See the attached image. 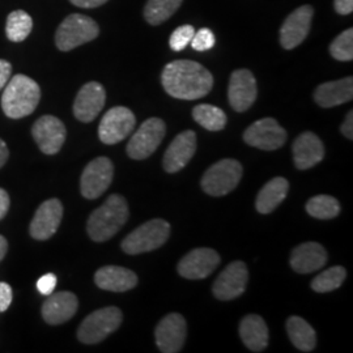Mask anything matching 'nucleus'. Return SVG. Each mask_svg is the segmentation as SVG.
I'll return each mask as SVG.
<instances>
[{
    "mask_svg": "<svg viewBox=\"0 0 353 353\" xmlns=\"http://www.w3.org/2000/svg\"><path fill=\"white\" fill-rule=\"evenodd\" d=\"M168 94L178 100H198L214 87L212 74L202 64L192 61H174L165 65L161 75Z\"/></svg>",
    "mask_w": 353,
    "mask_h": 353,
    "instance_id": "nucleus-1",
    "label": "nucleus"
},
{
    "mask_svg": "<svg viewBox=\"0 0 353 353\" xmlns=\"http://www.w3.org/2000/svg\"><path fill=\"white\" fill-rule=\"evenodd\" d=\"M128 219V205L122 195L113 194L89 216L87 232L90 240L105 242L114 237Z\"/></svg>",
    "mask_w": 353,
    "mask_h": 353,
    "instance_id": "nucleus-2",
    "label": "nucleus"
},
{
    "mask_svg": "<svg viewBox=\"0 0 353 353\" xmlns=\"http://www.w3.org/2000/svg\"><path fill=\"white\" fill-rule=\"evenodd\" d=\"M41 100V89L29 76H13L4 87L1 109L11 119H21L33 113Z\"/></svg>",
    "mask_w": 353,
    "mask_h": 353,
    "instance_id": "nucleus-3",
    "label": "nucleus"
},
{
    "mask_svg": "<svg viewBox=\"0 0 353 353\" xmlns=\"http://www.w3.org/2000/svg\"><path fill=\"white\" fill-rule=\"evenodd\" d=\"M97 23L85 14L74 13L65 17L55 33V45L61 51L74 50L99 37Z\"/></svg>",
    "mask_w": 353,
    "mask_h": 353,
    "instance_id": "nucleus-4",
    "label": "nucleus"
},
{
    "mask_svg": "<svg viewBox=\"0 0 353 353\" xmlns=\"http://www.w3.org/2000/svg\"><path fill=\"white\" fill-rule=\"evenodd\" d=\"M170 236V225L165 220L154 219L132 230L122 242V250L137 255L161 248Z\"/></svg>",
    "mask_w": 353,
    "mask_h": 353,
    "instance_id": "nucleus-5",
    "label": "nucleus"
},
{
    "mask_svg": "<svg viewBox=\"0 0 353 353\" xmlns=\"http://www.w3.org/2000/svg\"><path fill=\"white\" fill-rule=\"evenodd\" d=\"M122 321L123 314L118 307L99 309L81 322L77 330V339L84 344H97L117 331Z\"/></svg>",
    "mask_w": 353,
    "mask_h": 353,
    "instance_id": "nucleus-6",
    "label": "nucleus"
},
{
    "mask_svg": "<svg viewBox=\"0 0 353 353\" xmlns=\"http://www.w3.org/2000/svg\"><path fill=\"white\" fill-rule=\"evenodd\" d=\"M242 165L224 159L212 165L202 178V188L208 195L223 196L236 189L242 178Z\"/></svg>",
    "mask_w": 353,
    "mask_h": 353,
    "instance_id": "nucleus-7",
    "label": "nucleus"
},
{
    "mask_svg": "<svg viewBox=\"0 0 353 353\" xmlns=\"http://www.w3.org/2000/svg\"><path fill=\"white\" fill-rule=\"evenodd\" d=\"M166 126L160 118L147 119L127 144V154L134 160H144L159 148L164 139Z\"/></svg>",
    "mask_w": 353,
    "mask_h": 353,
    "instance_id": "nucleus-8",
    "label": "nucleus"
},
{
    "mask_svg": "<svg viewBox=\"0 0 353 353\" xmlns=\"http://www.w3.org/2000/svg\"><path fill=\"white\" fill-rule=\"evenodd\" d=\"M114 176V165L108 157L92 160L84 169L80 179L81 195L89 199H97L109 189Z\"/></svg>",
    "mask_w": 353,
    "mask_h": 353,
    "instance_id": "nucleus-9",
    "label": "nucleus"
},
{
    "mask_svg": "<svg viewBox=\"0 0 353 353\" xmlns=\"http://www.w3.org/2000/svg\"><path fill=\"white\" fill-rule=\"evenodd\" d=\"M135 125L137 118L128 108L115 106L103 115L99 126V137L103 144L113 145L126 139Z\"/></svg>",
    "mask_w": 353,
    "mask_h": 353,
    "instance_id": "nucleus-10",
    "label": "nucleus"
},
{
    "mask_svg": "<svg viewBox=\"0 0 353 353\" xmlns=\"http://www.w3.org/2000/svg\"><path fill=\"white\" fill-rule=\"evenodd\" d=\"M243 140L255 148L275 151L284 145L287 132L274 118H263L254 122L245 134Z\"/></svg>",
    "mask_w": 353,
    "mask_h": 353,
    "instance_id": "nucleus-11",
    "label": "nucleus"
},
{
    "mask_svg": "<svg viewBox=\"0 0 353 353\" xmlns=\"http://www.w3.org/2000/svg\"><path fill=\"white\" fill-rule=\"evenodd\" d=\"M32 137L45 154H57L63 147L67 131L63 122L54 115L38 118L32 126Z\"/></svg>",
    "mask_w": 353,
    "mask_h": 353,
    "instance_id": "nucleus-12",
    "label": "nucleus"
},
{
    "mask_svg": "<svg viewBox=\"0 0 353 353\" xmlns=\"http://www.w3.org/2000/svg\"><path fill=\"white\" fill-rule=\"evenodd\" d=\"M63 205L59 199H49L38 207L32 219L29 232L37 241H46L52 237L62 223Z\"/></svg>",
    "mask_w": 353,
    "mask_h": 353,
    "instance_id": "nucleus-13",
    "label": "nucleus"
},
{
    "mask_svg": "<svg viewBox=\"0 0 353 353\" xmlns=\"http://www.w3.org/2000/svg\"><path fill=\"white\" fill-rule=\"evenodd\" d=\"M314 10L310 6H303L290 13L280 29V43L285 50H292L301 45L307 37Z\"/></svg>",
    "mask_w": 353,
    "mask_h": 353,
    "instance_id": "nucleus-14",
    "label": "nucleus"
},
{
    "mask_svg": "<svg viewBox=\"0 0 353 353\" xmlns=\"http://www.w3.org/2000/svg\"><path fill=\"white\" fill-rule=\"evenodd\" d=\"M188 325L181 314L172 313L164 316L156 327V344L164 353L179 352L186 341Z\"/></svg>",
    "mask_w": 353,
    "mask_h": 353,
    "instance_id": "nucleus-15",
    "label": "nucleus"
},
{
    "mask_svg": "<svg viewBox=\"0 0 353 353\" xmlns=\"http://www.w3.org/2000/svg\"><path fill=\"white\" fill-rule=\"evenodd\" d=\"M249 271L243 262H233L219 275L214 284V294L221 301L240 297L246 290Z\"/></svg>",
    "mask_w": 353,
    "mask_h": 353,
    "instance_id": "nucleus-16",
    "label": "nucleus"
},
{
    "mask_svg": "<svg viewBox=\"0 0 353 353\" xmlns=\"http://www.w3.org/2000/svg\"><path fill=\"white\" fill-rule=\"evenodd\" d=\"M256 80L249 70H237L232 74L228 97L230 106L236 112L243 113L250 109L256 100Z\"/></svg>",
    "mask_w": 353,
    "mask_h": 353,
    "instance_id": "nucleus-17",
    "label": "nucleus"
},
{
    "mask_svg": "<svg viewBox=\"0 0 353 353\" xmlns=\"http://www.w3.org/2000/svg\"><path fill=\"white\" fill-rule=\"evenodd\" d=\"M220 265V255L208 248H201L190 252L183 256L178 265V272L181 276L198 280L210 276L217 265Z\"/></svg>",
    "mask_w": 353,
    "mask_h": 353,
    "instance_id": "nucleus-18",
    "label": "nucleus"
},
{
    "mask_svg": "<svg viewBox=\"0 0 353 353\" xmlns=\"http://www.w3.org/2000/svg\"><path fill=\"white\" fill-rule=\"evenodd\" d=\"M106 102V92L100 83L90 81L79 90L74 102V115L84 123H89L101 113Z\"/></svg>",
    "mask_w": 353,
    "mask_h": 353,
    "instance_id": "nucleus-19",
    "label": "nucleus"
},
{
    "mask_svg": "<svg viewBox=\"0 0 353 353\" xmlns=\"http://www.w3.org/2000/svg\"><path fill=\"white\" fill-rule=\"evenodd\" d=\"M79 301L72 292L51 293L42 305V316L51 326L62 325L70 321L77 312Z\"/></svg>",
    "mask_w": 353,
    "mask_h": 353,
    "instance_id": "nucleus-20",
    "label": "nucleus"
},
{
    "mask_svg": "<svg viewBox=\"0 0 353 353\" xmlns=\"http://www.w3.org/2000/svg\"><path fill=\"white\" fill-rule=\"evenodd\" d=\"M196 151V134L191 130L176 135L165 152L164 169L168 173H176L189 164Z\"/></svg>",
    "mask_w": 353,
    "mask_h": 353,
    "instance_id": "nucleus-21",
    "label": "nucleus"
},
{
    "mask_svg": "<svg viewBox=\"0 0 353 353\" xmlns=\"http://www.w3.org/2000/svg\"><path fill=\"white\" fill-rule=\"evenodd\" d=\"M293 160L300 170L310 169L319 164L325 157V147L321 139L313 132H303L294 140Z\"/></svg>",
    "mask_w": 353,
    "mask_h": 353,
    "instance_id": "nucleus-22",
    "label": "nucleus"
},
{
    "mask_svg": "<svg viewBox=\"0 0 353 353\" xmlns=\"http://www.w3.org/2000/svg\"><path fill=\"white\" fill-rule=\"evenodd\" d=\"M94 283L101 290L121 293L135 288L138 276L134 271L125 267L105 265L94 274Z\"/></svg>",
    "mask_w": 353,
    "mask_h": 353,
    "instance_id": "nucleus-23",
    "label": "nucleus"
},
{
    "mask_svg": "<svg viewBox=\"0 0 353 353\" xmlns=\"http://www.w3.org/2000/svg\"><path fill=\"white\" fill-rule=\"evenodd\" d=\"M327 262L326 249L316 242H305L290 255V265L299 274H310L322 268Z\"/></svg>",
    "mask_w": 353,
    "mask_h": 353,
    "instance_id": "nucleus-24",
    "label": "nucleus"
},
{
    "mask_svg": "<svg viewBox=\"0 0 353 353\" xmlns=\"http://www.w3.org/2000/svg\"><path fill=\"white\" fill-rule=\"evenodd\" d=\"M353 99V79L345 77L321 84L314 92V100L322 108L339 106Z\"/></svg>",
    "mask_w": 353,
    "mask_h": 353,
    "instance_id": "nucleus-25",
    "label": "nucleus"
},
{
    "mask_svg": "<svg viewBox=\"0 0 353 353\" xmlns=\"http://www.w3.org/2000/svg\"><path fill=\"white\" fill-rule=\"evenodd\" d=\"M241 339L252 352H262L268 345V328L262 316H246L240 325Z\"/></svg>",
    "mask_w": 353,
    "mask_h": 353,
    "instance_id": "nucleus-26",
    "label": "nucleus"
},
{
    "mask_svg": "<svg viewBox=\"0 0 353 353\" xmlns=\"http://www.w3.org/2000/svg\"><path fill=\"white\" fill-rule=\"evenodd\" d=\"M290 190V183L285 178L276 176L268 181L258 194L256 198V210L259 214H271L283 202Z\"/></svg>",
    "mask_w": 353,
    "mask_h": 353,
    "instance_id": "nucleus-27",
    "label": "nucleus"
},
{
    "mask_svg": "<svg viewBox=\"0 0 353 353\" xmlns=\"http://www.w3.org/2000/svg\"><path fill=\"white\" fill-rule=\"evenodd\" d=\"M287 331L292 344L297 350L303 352H310L316 348V331L303 318L290 316L287 322Z\"/></svg>",
    "mask_w": 353,
    "mask_h": 353,
    "instance_id": "nucleus-28",
    "label": "nucleus"
},
{
    "mask_svg": "<svg viewBox=\"0 0 353 353\" xmlns=\"http://www.w3.org/2000/svg\"><path fill=\"white\" fill-rule=\"evenodd\" d=\"M183 0H148L144 17L151 26H160L176 13Z\"/></svg>",
    "mask_w": 353,
    "mask_h": 353,
    "instance_id": "nucleus-29",
    "label": "nucleus"
},
{
    "mask_svg": "<svg viewBox=\"0 0 353 353\" xmlns=\"http://www.w3.org/2000/svg\"><path fill=\"white\" fill-rule=\"evenodd\" d=\"M194 119L208 131H220L227 125V115L214 105L202 103L194 108L192 110Z\"/></svg>",
    "mask_w": 353,
    "mask_h": 353,
    "instance_id": "nucleus-30",
    "label": "nucleus"
},
{
    "mask_svg": "<svg viewBox=\"0 0 353 353\" xmlns=\"http://www.w3.org/2000/svg\"><path fill=\"white\" fill-rule=\"evenodd\" d=\"M33 29V20L30 14L23 10H17L8 14L6 23V34L12 42H23L29 37Z\"/></svg>",
    "mask_w": 353,
    "mask_h": 353,
    "instance_id": "nucleus-31",
    "label": "nucleus"
},
{
    "mask_svg": "<svg viewBox=\"0 0 353 353\" xmlns=\"http://www.w3.org/2000/svg\"><path fill=\"white\" fill-rule=\"evenodd\" d=\"M307 214L319 220H330L341 212L339 202L330 195H316L306 204Z\"/></svg>",
    "mask_w": 353,
    "mask_h": 353,
    "instance_id": "nucleus-32",
    "label": "nucleus"
},
{
    "mask_svg": "<svg viewBox=\"0 0 353 353\" xmlns=\"http://www.w3.org/2000/svg\"><path fill=\"white\" fill-rule=\"evenodd\" d=\"M345 268L336 265L332 268H328L327 271L316 275L312 281V288L318 293H327L332 290H338L343 284L345 279Z\"/></svg>",
    "mask_w": 353,
    "mask_h": 353,
    "instance_id": "nucleus-33",
    "label": "nucleus"
},
{
    "mask_svg": "<svg viewBox=\"0 0 353 353\" xmlns=\"http://www.w3.org/2000/svg\"><path fill=\"white\" fill-rule=\"evenodd\" d=\"M332 58L341 62H351L353 59V29L344 30L330 45Z\"/></svg>",
    "mask_w": 353,
    "mask_h": 353,
    "instance_id": "nucleus-34",
    "label": "nucleus"
},
{
    "mask_svg": "<svg viewBox=\"0 0 353 353\" xmlns=\"http://www.w3.org/2000/svg\"><path fill=\"white\" fill-rule=\"evenodd\" d=\"M195 29L192 26H182L176 28L169 38V46L173 51H182L188 48L194 37Z\"/></svg>",
    "mask_w": 353,
    "mask_h": 353,
    "instance_id": "nucleus-35",
    "label": "nucleus"
},
{
    "mask_svg": "<svg viewBox=\"0 0 353 353\" xmlns=\"http://www.w3.org/2000/svg\"><path fill=\"white\" fill-rule=\"evenodd\" d=\"M191 48L195 51L211 50L214 46V34L212 30L208 28H202L201 30L194 33V37L191 39Z\"/></svg>",
    "mask_w": 353,
    "mask_h": 353,
    "instance_id": "nucleus-36",
    "label": "nucleus"
},
{
    "mask_svg": "<svg viewBox=\"0 0 353 353\" xmlns=\"http://www.w3.org/2000/svg\"><path fill=\"white\" fill-rule=\"evenodd\" d=\"M55 287H57V276L54 274H46L42 278L38 279L37 290L43 296H49L51 293H54Z\"/></svg>",
    "mask_w": 353,
    "mask_h": 353,
    "instance_id": "nucleus-37",
    "label": "nucleus"
},
{
    "mask_svg": "<svg viewBox=\"0 0 353 353\" xmlns=\"http://www.w3.org/2000/svg\"><path fill=\"white\" fill-rule=\"evenodd\" d=\"M12 288L10 284L0 281V313L6 312L12 303Z\"/></svg>",
    "mask_w": 353,
    "mask_h": 353,
    "instance_id": "nucleus-38",
    "label": "nucleus"
},
{
    "mask_svg": "<svg viewBox=\"0 0 353 353\" xmlns=\"http://www.w3.org/2000/svg\"><path fill=\"white\" fill-rule=\"evenodd\" d=\"M12 74V65L10 62L0 59V90L7 85V83L11 79Z\"/></svg>",
    "mask_w": 353,
    "mask_h": 353,
    "instance_id": "nucleus-39",
    "label": "nucleus"
},
{
    "mask_svg": "<svg viewBox=\"0 0 353 353\" xmlns=\"http://www.w3.org/2000/svg\"><path fill=\"white\" fill-rule=\"evenodd\" d=\"M11 205V199L8 192L4 189H0V220L6 217V214L10 210Z\"/></svg>",
    "mask_w": 353,
    "mask_h": 353,
    "instance_id": "nucleus-40",
    "label": "nucleus"
},
{
    "mask_svg": "<svg viewBox=\"0 0 353 353\" xmlns=\"http://www.w3.org/2000/svg\"><path fill=\"white\" fill-rule=\"evenodd\" d=\"M70 1L80 8H97L103 6L105 3H108L109 0H70Z\"/></svg>",
    "mask_w": 353,
    "mask_h": 353,
    "instance_id": "nucleus-41",
    "label": "nucleus"
},
{
    "mask_svg": "<svg viewBox=\"0 0 353 353\" xmlns=\"http://www.w3.org/2000/svg\"><path fill=\"white\" fill-rule=\"evenodd\" d=\"M341 132L345 138H348L350 140L353 139V113L350 112L347 114L343 125H341Z\"/></svg>",
    "mask_w": 353,
    "mask_h": 353,
    "instance_id": "nucleus-42",
    "label": "nucleus"
},
{
    "mask_svg": "<svg viewBox=\"0 0 353 353\" xmlns=\"http://www.w3.org/2000/svg\"><path fill=\"white\" fill-rule=\"evenodd\" d=\"M335 10L341 14H351L353 12V0H335Z\"/></svg>",
    "mask_w": 353,
    "mask_h": 353,
    "instance_id": "nucleus-43",
    "label": "nucleus"
},
{
    "mask_svg": "<svg viewBox=\"0 0 353 353\" xmlns=\"http://www.w3.org/2000/svg\"><path fill=\"white\" fill-rule=\"evenodd\" d=\"M10 157V151H8V147L6 144V141L3 139H0V168H3L7 160Z\"/></svg>",
    "mask_w": 353,
    "mask_h": 353,
    "instance_id": "nucleus-44",
    "label": "nucleus"
},
{
    "mask_svg": "<svg viewBox=\"0 0 353 353\" xmlns=\"http://www.w3.org/2000/svg\"><path fill=\"white\" fill-rule=\"evenodd\" d=\"M7 252H8V242L6 240V237H3L0 234V262L3 261V258L6 256Z\"/></svg>",
    "mask_w": 353,
    "mask_h": 353,
    "instance_id": "nucleus-45",
    "label": "nucleus"
}]
</instances>
